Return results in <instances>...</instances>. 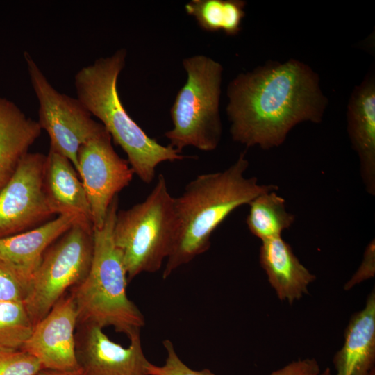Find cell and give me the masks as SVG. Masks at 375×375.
Here are the masks:
<instances>
[{"label": "cell", "mask_w": 375, "mask_h": 375, "mask_svg": "<svg viewBox=\"0 0 375 375\" xmlns=\"http://www.w3.org/2000/svg\"><path fill=\"white\" fill-rule=\"evenodd\" d=\"M226 92L231 138L247 148L281 145L297 124L321 122L328 104L318 75L295 59L240 74Z\"/></svg>", "instance_id": "obj_1"}, {"label": "cell", "mask_w": 375, "mask_h": 375, "mask_svg": "<svg viewBox=\"0 0 375 375\" xmlns=\"http://www.w3.org/2000/svg\"><path fill=\"white\" fill-rule=\"evenodd\" d=\"M249 165L246 152H242L228 168L197 176L174 197L177 233L164 279L206 251L212 233L232 212L263 192L278 190L276 185L260 184L256 177H247Z\"/></svg>", "instance_id": "obj_2"}, {"label": "cell", "mask_w": 375, "mask_h": 375, "mask_svg": "<svg viewBox=\"0 0 375 375\" xmlns=\"http://www.w3.org/2000/svg\"><path fill=\"white\" fill-rule=\"evenodd\" d=\"M126 55L125 49H119L79 69L74 76L76 98L101 122L114 142L126 153L134 174L144 183H151L159 164L181 160L186 156L149 137L123 106L117 80Z\"/></svg>", "instance_id": "obj_3"}, {"label": "cell", "mask_w": 375, "mask_h": 375, "mask_svg": "<svg viewBox=\"0 0 375 375\" xmlns=\"http://www.w3.org/2000/svg\"><path fill=\"white\" fill-rule=\"evenodd\" d=\"M118 196L111 202L102 227L93 229L94 249L89 272L71 290L78 314L77 324L112 326L128 338L144 326L142 313L127 297L128 278L113 240Z\"/></svg>", "instance_id": "obj_4"}, {"label": "cell", "mask_w": 375, "mask_h": 375, "mask_svg": "<svg viewBox=\"0 0 375 375\" xmlns=\"http://www.w3.org/2000/svg\"><path fill=\"white\" fill-rule=\"evenodd\" d=\"M176 233L174 197L160 174L143 201L117 213L113 240L128 282L141 273L158 271L172 250Z\"/></svg>", "instance_id": "obj_5"}, {"label": "cell", "mask_w": 375, "mask_h": 375, "mask_svg": "<svg viewBox=\"0 0 375 375\" xmlns=\"http://www.w3.org/2000/svg\"><path fill=\"white\" fill-rule=\"evenodd\" d=\"M182 64L187 80L170 108L174 126L165 133L168 145L180 153L188 146L213 151L222 135L219 106L223 67L201 54L185 58Z\"/></svg>", "instance_id": "obj_6"}, {"label": "cell", "mask_w": 375, "mask_h": 375, "mask_svg": "<svg viewBox=\"0 0 375 375\" xmlns=\"http://www.w3.org/2000/svg\"><path fill=\"white\" fill-rule=\"evenodd\" d=\"M93 249V227L81 222L74 224L47 249L23 302L34 325L69 288L85 278Z\"/></svg>", "instance_id": "obj_7"}, {"label": "cell", "mask_w": 375, "mask_h": 375, "mask_svg": "<svg viewBox=\"0 0 375 375\" xmlns=\"http://www.w3.org/2000/svg\"><path fill=\"white\" fill-rule=\"evenodd\" d=\"M30 81L39 103L38 124L50 138V149L70 160L78 170V152L105 130L77 98L56 90L31 56L24 53Z\"/></svg>", "instance_id": "obj_8"}, {"label": "cell", "mask_w": 375, "mask_h": 375, "mask_svg": "<svg viewBox=\"0 0 375 375\" xmlns=\"http://www.w3.org/2000/svg\"><path fill=\"white\" fill-rule=\"evenodd\" d=\"M46 158L28 152L0 190V238L35 228L56 215L44 190Z\"/></svg>", "instance_id": "obj_9"}, {"label": "cell", "mask_w": 375, "mask_h": 375, "mask_svg": "<svg viewBox=\"0 0 375 375\" xmlns=\"http://www.w3.org/2000/svg\"><path fill=\"white\" fill-rule=\"evenodd\" d=\"M78 164L77 173L88 197L93 229L99 228L111 202L129 185L134 172L128 160L115 151L106 128L80 147Z\"/></svg>", "instance_id": "obj_10"}, {"label": "cell", "mask_w": 375, "mask_h": 375, "mask_svg": "<svg viewBox=\"0 0 375 375\" xmlns=\"http://www.w3.org/2000/svg\"><path fill=\"white\" fill-rule=\"evenodd\" d=\"M76 356L82 375H148L150 362L142 347L140 333L129 338L127 347L112 341L103 328L77 324Z\"/></svg>", "instance_id": "obj_11"}, {"label": "cell", "mask_w": 375, "mask_h": 375, "mask_svg": "<svg viewBox=\"0 0 375 375\" xmlns=\"http://www.w3.org/2000/svg\"><path fill=\"white\" fill-rule=\"evenodd\" d=\"M78 314L73 296L65 294L40 322L22 348L35 357L42 369H79L75 331Z\"/></svg>", "instance_id": "obj_12"}, {"label": "cell", "mask_w": 375, "mask_h": 375, "mask_svg": "<svg viewBox=\"0 0 375 375\" xmlns=\"http://www.w3.org/2000/svg\"><path fill=\"white\" fill-rule=\"evenodd\" d=\"M78 222L90 224L75 215H60L28 231L0 238V265L28 291L47 249Z\"/></svg>", "instance_id": "obj_13"}, {"label": "cell", "mask_w": 375, "mask_h": 375, "mask_svg": "<svg viewBox=\"0 0 375 375\" xmlns=\"http://www.w3.org/2000/svg\"><path fill=\"white\" fill-rule=\"evenodd\" d=\"M347 132L359 160L362 183L375 195V74L370 72L351 92L347 112Z\"/></svg>", "instance_id": "obj_14"}, {"label": "cell", "mask_w": 375, "mask_h": 375, "mask_svg": "<svg viewBox=\"0 0 375 375\" xmlns=\"http://www.w3.org/2000/svg\"><path fill=\"white\" fill-rule=\"evenodd\" d=\"M259 260L278 298L290 304L308 293L316 279L281 236L261 241Z\"/></svg>", "instance_id": "obj_15"}, {"label": "cell", "mask_w": 375, "mask_h": 375, "mask_svg": "<svg viewBox=\"0 0 375 375\" xmlns=\"http://www.w3.org/2000/svg\"><path fill=\"white\" fill-rule=\"evenodd\" d=\"M335 375H369L375 362V292L354 313L344 331V343L335 354Z\"/></svg>", "instance_id": "obj_16"}, {"label": "cell", "mask_w": 375, "mask_h": 375, "mask_svg": "<svg viewBox=\"0 0 375 375\" xmlns=\"http://www.w3.org/2000/svg\"><path fill=\"white\" fill-rule=\"evenodd\" d=\"M78 176L69 159L49 149L45 162L44 185L51 208L58 215H75L92 226L88 197Z\"/></svg>", "instance_id": "obj_17"}, {"label": "cell", "mask_w": 375, "mask_h": 375, "mask_svg": "<svg viewBox=\"0 0 375 375\" xmlns=\"http://www.w3.org/2000/svg\"><path fill=\"white\" fill-rule=\"evenodd\" d=\"M41 131L38 121L27 117L14 102L0 97V190Z\"/></svg>", "instance_id": "obj_18"}, {"label": "cell", "mask_w": 375, "mask_h": 375, "mask_svg": "<svg viewBox=\"0 0 375 375\" xmlns=\"http://www.w3.org/2000/svg\"><path fill=\"white\" fill-rule=\"evenodd\" d=\"M277 190L263 192L249 203L246 223L249 231L261 241L281 236L292 226L295 216L288 212Z\"/></svg>", "instance_id": "obj_19"}, {"label": "cell", "mask_w": 375, "mask_h": 375, "mask_svg": "<svg viewBox=\"0 0 375 375\" xmlns=\"http://www.w3.org/2000/svg\"><path fill=\"white\" fill-rule=\"evenodd\" d=\"M246 5L243 0H192L184 9L203 31L235 36L241 31Z\"/></svg>", "instance_id": "obj_20"}, {"label": "cell", "mask_w": 375, "mask_h": 375, "mask_svg": "<svg viewBox=\"0 0 375 375\" xmlns=\"http://www.w3.org/2000/svg\"><path fill=\"white\" fill-rule=\"evenodd\" d=\"M33 326L23 302L0 301V347L22 349Z\"/></svg>", "instance_id": "obj_21"}, {"label": "cell", "mask_w": 375, "mask_h": 375, "mask_svg": "<svg viewBox=\"0 0 375 375\" xmlns=\"http://www.w3.org/2000/svg\"><path fill=\"white\" fill-rule=\"evenodd\" d=\"M42 369L38 360L29 353L0 347V375H36Z\"/></svg>", "instance_id": "obj_22"}, {"label": "cell", "mask_w": 375, "mask_h": 375, "mask_svg": "<svg viewBox=\"0 0 375 375\" xmlns=\"http://www.w3.org/2000/svg\"><path fill=\"white\" fill-rule=\"evenodd\" d=\"M163 345L167 353L165 363L157 366L150 362L147 367L148 375H215L207 369L197 371L190 368L180 359L170 340H165Z\"/></svg>", "instance_id": "obj_23"}, {"label": "cell", "mask_w": 375, "mask_h": 375, "mask_svg": "<svg viewBox=\"0 0 375 375\" xmlns=\"http://www.w3.org/2000/svg\"><path fill=\"white\" fill-rule=\"evenodd\" d=\"M28 289L0 265V301L24 302Z\"/></svg>", "instance_id": "obj_24"}, {"label": "cell", "mask_w": 375, "mask_h": 375, "mask_svg": "<svg viewBox=\"0 0 375 375\" xmlns=\"http://www.w3.org/2000/svg\"><path fill=\"white\" fill-rule=\"evenodd\" d=\"M375 274V242L372 240L367 244L360 266L351 278L345 283L344 289L351 290L355 285L372 278Z\"/></svg>", "instance_id": "obj_25"}, {"label": "cell", "mask_w": 375, "mask_h": 375, "mask_svg": "<svg viewBox=\"0 0 375 375\" xmlns=\"http://www.w3.org/2000/svg\"><path fill=\"white\" fill-rule=\"evenodd\" d=\"M319 372V365L315 358H304L294 360L269 375H317Z\"/></svg>", "instance_id": "obj_26"}, {"label": "cell", "mask_w": 375, "mask_h": 375, "mask_svg": "<svg viewBox=\"0 0 375 375\" xmlns=\"http://www.w3.org/2000/svg\"><path fill=\"white\" fill-rule=\"evenodd\" d=\"M36 375H82L80 369L76 370H57L51 369H42Z\"/></svg>", "instance_id": "obj_27"}, {"label": "cell", "mask_w": 375, "mask_h": 375, "mask_svg": "<svg viewBox=\"0 0 375 375\" xmlns=\"http://www.w3.org/2000/svg\"><path fill=\"white\" fill-rule=\"evenodd\" d=\"M317 375H332L330 368L326 367L323 371H320Z\"/></svg>", "instance_id": "obj_28"}, {"label": "cell", "mask_w": 375, "mask_h": 375, "mask_svg": "<svg viewBox=\"0 0 375 375\" xmlns=\"http://www.w3.org/2000/svg\"><path fill=\"white\" fill-rule=\"evenodd\" d=\"M369 375H375V368L370 372Z\"/></svg>", "instance_id": "obj_29"}]
</instances>
